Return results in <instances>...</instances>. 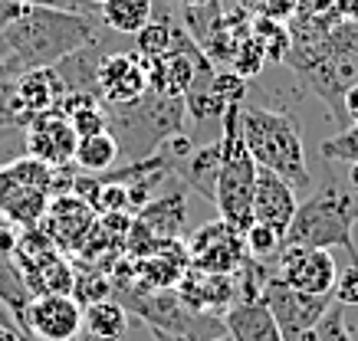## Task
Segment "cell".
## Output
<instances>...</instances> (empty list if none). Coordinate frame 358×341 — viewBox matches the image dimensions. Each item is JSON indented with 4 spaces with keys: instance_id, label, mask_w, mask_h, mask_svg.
<instances>
[{
    "instance_id": "6da1fadb",
    "label": "cell",
    "mask_w": 358,
    "mask_h": 341,
    "mask_svg": "<svg viewBox=\"0 0 358 341\" xmlns=\"http://www.w3.org/2000/svg\"><path fill=\"white\" fill-rule=\"evenodd\" d=\"M99 23L92 13L23 7L10 26L0 30V79H17L30 69L56 66L59 59L99 43Z\"/></svg>"
},
{
    "instance_id": "7a4b0ae2",
    "label": "cell",
    "mask_w": 358,
    "mask_h": 341,
    "mask_svg": "<svg viewBox=\"0 0 358 341\" xmlns=\"http://www.w3.org/2000/svg\"><path fill=\"white\" fill-rule=\"evenodd\" d=\"M240 135H243V144H247L250 158L257 161V167L280 174L293 190L313 184V174L306 165L303 132L289 112L266 109V105H243Z\"/></svg>"
},
{
    "instance_id": "3957f363",
    "label": "cell",
    "mask_w": 358,
    "mask_h": 341,
    "mask_svg": "<svg viewBox=\"0 0 358 341\" xmlns=\"http://www.w3.org/2000/svg\"><path fill=\"white\" fill-rule=\"evenodd\" d=\"M185 99L145 92L135 102L106 105L109 115V135L119 144V158L141 161L162 151V144L185 132Z\"/></svg>"
},
{
    "instance_id": "277c9868",
    "label": "cell",
    "mask_w": 358,
    "mask_h": 341,
    "mask_svg": "<svg viewBox=\"0 0 358 341\" xmlns=\"http://www.w3.org/2000/svg\"><path fill=\"white\" fill-rule=\"evenodd\" d=\"M358 223V200L352 190L329 181L296 207L293 223L282 233V246H309V250H336L345 246L352 263H358L352 227Z\"/></svg>"
},
{
    "instance_id": "5b68a950",
    "label": "cell",
    "mask_w": 358,
    "mask_h": 341,
    "mask_svg": "<svg viewBox=\"0 0 358 341\" xmlns=\"http://www.w3.org/2000/svg\"><path fill=\"white\" fill-rule=\"evenodd\" d=\"M185 253H187V266H194L201 273H217V275H234L250 259L243 233L234 230L220 217L214 223H204L185 243Z\"/></svg>"
},
{
    "instance_id": "8992f818",
    "label": "cell",
    "mask_w": 358,
    "mask_h": 341,
    "mask_svg": "<svg viewBox=\"0 0 358 341\" xmlns=\"http://www.w3.org/2000/svg\"><path fill=\"white\" fill-rule=\"evenodd\" d=\"M263 302L270 308V315L280 325L282 341H303V335L313 328L315 321L329 312V305L336 302L332 296H309L299 289H289L270 273L266 289H263Z\"/></svg>"
},
{
    "instance_id": "52a82bcc",
    "label": "cell",
    "mask_w": 358,
    "mask_h": 341,
    "mask_svg": "<svg viewBox=\"0 0 358 341\" xmlns=\"http://www.w3.org/2000/svg\"><path fill=\"white\" fill-rule=\"evenodd\" d=\"M17 328L40 341H73L83 331V305L73 296H33L20 315H7Z\"/></svg>"
},
{
    "instance_id": "ba28073f",
    "label": "cell",
    "mask_w": 358,
    "mask_h": 341,
    "mask_svg": "<svg viewBox=\"0 0 358 341\" xmlns=\"http://www.w3.org/2000/svg\"><path fill=\"white\" fill-rule=\"evenodd\" d=\"M338 266L332 250H309V246H280L273 275L289 289L309 292V296H332Z\"/></svg>"
},
{
    "instance_id": "9c48e42d",
    "label": "cell",
    "mask_w": 358,
    "mask_h": 341,
    "mask_svg": "<svg viewBox=\"0 0 358 341\" xmlns=\"http://www.w3.org/2000/svg\"><path fill=\"white\" fill-rule=\"evenodd\" d=\"M92 223H96V210L89 207L86 200L76 197V194H59V197H50V207H46L43 220H40V230L53 240L56 250L83 253Z\"/></svg>"
},
{
    "instance_id": "30bf717a",
    "label": "cell",
    "mask_w": 358,
    "mask_h": 341,
    "mask_svg": "<svg viewBox=\"0 0 358 341\" xmlns=\"http://www.w3.org/2000/svg\"><path fill=\"white\" fill-rule=\"evenodd\" d=\"M148 92V73L138 53H109L99 59L96 96L102 105L135 102Z\"/></svg>"
},
{
    "instance_id": "8fae6325",
    "label": "cell",
    "mask_w": 358,
    "mask_h": 341,
    "mask_svg": "<svg viewBox=\"0 0 358 341\" xmlns=\"http://www.w3.org/2000/svg\"><path fill=\"white\" fill-rule=\"evenodd\" d=\"M76 132L66 115H59L56 109L40 112L33 115L27 125V154L43 161V165L56 167V165H69L73 154H76Z\"/></svg>"
},
{
    "instance_id": "7c38bea8",
    "label": "cell",
    "mask_w": 358,
    "mask_h": 341,
    "mask_svg": "<svg viewBox=\"0 0 358 341\" xmlns=\"http://www.w3.org/2000/svg\"><path fill=\"white\" fill-rule=\"evenodd\" d=\"M296 190L282 181L280 174H273L266 167H257V188H253V223H263L282 236L286 227L296 217Z\"/></svg>"
},
{
    "instance_id": "4fadbf2b",
    "label": "cell",
    "mask_w": 358,
    "mask_h": 341,
    "mask_svg": "<svg viewBox=\"0 0 358 341\" xmlns=\"http://www.w3.org/2000/svg\"><path fill=\"white\" fill-rule=\"evenodd\" d=\"M224 328L234 341H282L280 325L263 298H237L224 312Z\"/></svg>"
},
{
    "instance_id": "5bb4252c",
    "label": "cell",
    "mask_w": 358,
    "mask_h": 341,
    "mask_svg": "<svg viewBox=\"0 0 358 341\" xmlns=\"http://www.w3.org/2000/svg\"><path fill=\"white\" fill-rule=\"evenodd\" d=\"M135 220L152 233L155 240H181V236H185V223H187L185 190L171 188L168 194H162V197H152L138 210Z\"/></svg>"
},
{
    "instance_id": "9a60e30c",
    "label": "cell",
    "mask_w": 358,
    "mask_h": 341,
    "mask_svg": "<svg viewBox=\"0 0 358 341\" xmlns=\"http://www.w3.org/2000/svg\"><path fill=\"white\" fill-rule=\"evenodd\" d=\"M220 165H224L220 144L217 142H207V144H201V148H194V151L181 161L178 177H181L191 190H197L204 200H214V194H217Z\"/></svg>"
},
{
    "instance_id": "2e32d148",
    "label": "cell",
    "mask_w": 358,
    "mask_h": 341,
    "mask_svg": "<svg viewBox=\"0 0 358 341\" xmlns=\"http://www.w3.org/2000/svg\"><path fill=\"white\" fill-rule=\"evenodd\" d=\"M83 328L99 341H119L129 331V312L115 298H102L83 308Z\"/></svg>"
},
{
    "instance_id": "e0dca14e",
    "label": "cell",
    "mask_w": 358,
    "mask_h": 341,
    "mask_svg": "<svg viewBox=\"0 0 358 341\" xmlns=\"http://www.w3.org/2000/svg\"><path fill=\"white\" fill-rule=\"evenodd\" d=\"M155 17V0H106L99 7V20L115 33L135 36Z\"/></svg>"
},
{
    "instance_id": "ac0fdd59",
    "label": "cell",
    "mask_w": 358,
    "mask_h": 341,
    "mask_svg": "<svg viewBox=\"0 0 358 341\" xmlns=\"http://www.w3.org/2000/svg\"><path fill=\"white\" fill-rule=\"evenodd\" d=\"M115 158H119V144H115V138H112L109 132L79 138L76 154H73L76 167L79 171H86V174H106V171L115 165Z\"/></svg>"
},
{
    "instance_id": "d6986e66",
    "label": "cell",
    "mask_w": 358,
    "mask_h": 341,
    "mask_svg": "<svg viewBox=\"0 0 358 341\" xmlns=\"http://www.w3.org/2000/svg\"><path fill=\"white\" fill-rule=\"evenodd\" d=\"M33 292L23 282L20 266L10 263V256H0V308L7 315H20L23 308L30 305Z\"/></svg>"
},
{
    "instance_id": "ffe728a7",
    "label": "cell",
    "mask_w": 358,
    "mask_h": 341,
    "mask_svg": "<svg viewBox=\"0 0 358 341\" xmlns=\"http://www.w3.org/2000/svg\"><path fill=\"white\" fill-rule=\"evenodd\" d=\"M174 20L164 13L162 20H155L148 26H141L138 33H135V53L145 56V59H158V56L164 53H171V46H174Z\"/></svg>"
},
{
    "instance_id": "44dd1931",
    "label": "cell",
    "mask_w": 358,
    "mask_h": 341,
    "mask_svg": "<svg viewBox=\"0 0 358 341\" xmlns=\"http://www.w3.org/2000/svg\"><path fill=\"white\" fill-rule=\"evenodd\" d=\"M250 36L257 40V46L263 50V56H270L273 63L289 59V30L280 26L276 20H257L250 26Z\"/></svg>"
},
{
    "instance_id": "7402d4cb",
    "label": "cell",
    "mask_w": 358,
    "mask_h": 341,
    "mask_svg": "<svg viewBox=\"0 0 358 341\" xmlns=\"http://www.w3.org/2000/svg\"><path fill=\"white\" fill-rule=\"evenodd\" d=\"M73 292H76L73 298L86 308V305H92V302L109 298L112 286H109V279H106L102 269H86V266H79L76 273H73Z\"/></svg>"
},
{
    "instance_id": "603a6c76",
    "label": "cell",
    "mask_w": 358,
    "mask_h": 341,
    "mask_svg": "<svg viewBox=\"0 0 358 341\" xmlns=\"http://www.w3.org/2000/svg\"><path fill=\"white\" fill-rule=\"evenodd\" d=\"M303 341H355L352 338V331H348L345 315H342V305L332 302L326 315L303 335Z\"/></svg>"
},
{
    "instance_id": "cb8c5ba5",
    "label": "cell",
    "mask_w": 358,
    "mask_h": 341,
    "mask_svg": "<svg viewBox=\"0 0 358 341\" xmlns=\"http://www.w3.org/2000/svg\"><path fill=\"white\" fill-rule=\"evenodd\" d=\"M322 158L326 161H342V165H355L358 161V121H352L345 132L332 135L329 142H322Z\"/></svg>"
},
{
    "instance_id": "d4e9b609",
    "label": "cell",
    "mask_w": 358,
    "mask_h": 341,
    "mask_svg": "<svg viewBox=\"0 0 358 341\" xmlns=\"http://www.w3.org/2000/svg\"><path fill=\"white\" fill-rule=\"evenodd\" d=\"M243 243H247V253L253 259H270V256L280 253L282 236L276 230H270V227H263V223H250L243 230Z\"/></svg>"
},
{
    "instance_id": "484cf974",
    "label": "cell",
    "mask_w": 358,
    "mask_h": 341,
    "mask_svg": "<svg viewBox=\"0 0 358 341\" xmlns=\"http://www.w3.org/2000/svg\"><path fill=\"white\" fill-rule=\"evenodd\" d=\"M332 298H336L338 305H358V263H348L345 269L336 273Z\"/></svg>"
},
{
    "instance_id": "4316f807",
    "label": "cell",
    "mask_w": 358,
    "mask_h": 341,
    "mask_svg": "<svg viewBox=\"0 0 358 341\" xmlns=\"http://www.w3.org/2000/svg\"><path fill=\"white\" fill-rule=\"evenodd\" d=\"M342 119L358 121V79L342 92Z\"/></svg>"
},
{
    "instance_id": "83f0119b",
    "label": "cell",
    "mask_w": 358,
    "mask_h": 341,
    "mask_svg": "<svg viewBox=\"0 0 358 341\" xmlns=\"http://www.w3.org/2000/svg\"><path fill=\"white\" fill-rule=\"evenodd\" d=\"M332 17L342 23H358V0H332Z\"/></svg>"
},
{
    "instance_id": "f1b7e54d",
    "label": "cell",
    "mask_w": 358,
    "mask_h": 341,
    "mask_svg": "<svg viewBox=\"0 0 358 341\" xmlns=\"http://www.w3.org/2000/svg\"><path fill=\"white\" fill-rule=\"evenodd\" d=\"M17 243H20V236H17V230H13V223L0 220V256H13Z\"/></svg>"
},
{
    "instance_id": "f546056e",
    "label": "cell",
    "mask_w": 358,
    "mask_h": 341,
    "mask_svg": "<svg viewBox=\"0 0 358 341\" xmlns=\"http://www.w3.org/2000/svg\"><path fill=\"white\" fill-rule=\"evenodd\" d=\"M152 338H155V341H194L191 335H181V331H168V328H155V325H152Z\"/></svg>"
},
{
    "instance_id": "4dcf8cb0",
    "label": "cell",
    "mask_w": 358,
    "mask_h": 341,
    "mask_svg": "<svg viewBox=\"0 0 358 341\" xmlns=\"http://www.w3.org/2000/svg\"><path fill=\"white\" fill-rule=\"evenodd\" d=\"M0 341H20V338H17L13 321L7 319V312H3V308H0Z\"/></svg>"
},
{
    "instance_id": "1f68e13d",
    "label": "cell",
    "mask_w": 358,
    "mask_h": 341,
    "mask_svg": "<svg viewBox=\"0 0 358 341\" xmlns=\"http://www.w3.org/2000/svg\"><path fill=\"white\" fill-rule=\"evenodd\" d=\"M348 190H352V197L358 200V161L355 165H348V184H345Z\"/></svg>"
},
{
    "instance_id": "d6a6232c",
    "label": "cell",
    "mask_w": 358,
    "mask_h": 341,
    "mask_svg": "<svg viewBox=\"0 0 358 341\" xmlns=\"http://www.w3.org/2000/svg\"><path fill=\"white\" fill-rule=\"evenodd\" d=\"M13 328H17V325H13ZM17 338H20V341H40V338H33L30 331H23V328H17Z\"/></svg>"
},
{
    "instance_id": "836d02e7",
    "label": "cell",
    "mask_w": 358,
    "mask_h": 341,
    "mask_svg": "<svg viewBox=\"0 0 358 341\" xmlns=\"http://www.w3.org/2000/svg\"><path fill=\"white\" fill-rule=\"evenodd\" d=\"M86 3H89V7H96V10H99V7H102L106 0H86Z\"/></svg>"
},
{
    "instance_id": "e575fe53",
    "label": "cell",
    "mask_w": 358,
    "mask_h": 341,
    "mask_svg": "<svg viewBox=\"0 0 358 341\" xmlns=\"http://www.w3.org/2000/svg\"><path fill=\"white\" fill-rule=\"evenodd\" d=\"M210 341H234V338H230L227 331H224V335H217V338H210Z\"/></svg>"
},
{
    "instance_id": "d590c367",
    "label": "cell",
    "mask_w": 358,
    "mask_h": 341,
    "mask_svg": "<svg viewBox=\"0 0 358 341\" xmlns=\"http://www.w3.org/2000/svg\"><path fill=\"white\" fill-rule=\"evenodd\" d=\"M162 3H178V0H162Z\"/></svg>"
},
{
    "instance_id": "8d00e7d4",
    "label": "cell",
    "mask_w": 358,
    "mask_h": 341,
    "mask_svg": "<svg viewBox=\"0 0 358 341\" xmlns=\"http://www.w3.org/2000/svg\"><path fill=\"white\" fill-rule=\"evenodd\" d=\"M119 341H122V338H119Z\"/></svg>"
}]
</instances>
